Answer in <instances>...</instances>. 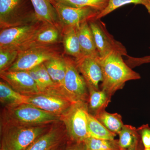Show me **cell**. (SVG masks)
Instances as JSON below:
<instances>
[{
	"label": "cell",
	"mask_w": 150,
	"mask_h": 150,
	"mask_svg": "<svg viewBox=\"0 0 150 150\" xmlns=\"http://www.w3.org/2000/svg\"><path fill=\"white\" fill-rule=\"evenodd\" d=\"M143 150H150V148H144Z\"/></svg>",
	"instance_id": "obj_36"
},
{
	"label": "cell",
	"mask_w": 150,
	"mask_h": 150,
	"mask_svg": "<svg viewBox=\"0 0 150 150\" xmlns=\"http://www.w3.org/2000/svg\"><path fill=\"white\" fill-rule=\"evenodd\" d=\"M1 79L19 93L26 96L40 93L35 81L27 71H5L0 72Z\"/></svg>",
	"instance_id": "obj_12"
},
{
	"label": "cell",
	"mask_w": 150,
	"mask_h": 150,
	"mask_svg": "<svg viewBox=\"0 0 150 150\" xmlns=\"http://www.w3.org/2000/svg\"><path fill=\"white\" fill-rule=\"evenodd\" d=\"M78 27H65L62 29V42L64 53L74 57V59H79L83 56L78 38Z\"/></svg>",
	"instance_id": "obj_17"
},
{
	"label": "cell",
	"mask_w": 150,
	"mask_h": 150,
	"mask_svg": "<svg viewBox=\"0 0 150 150\" xmlns=\"http://www.w3.org/2000/svg\"><path fill=\"white\" fill-rule=\"evenodd\" d=\"M4 150L3 149H1V150Z\"/></svg>",
	"instance_id": "obj_37"
},
{
	"label": "cell",
	"mask_w": 150,
	"mask_h": 150,
	"mask_svg": "<svg viewBox=\"0 0 150 150\" xmlns=\"http://www.w3.org/2000/svg\"><path fill=\"white\" fill-rule=\"evenodd\" d=\"M126 57L125 62L132 69L144 64L150 63V55L142 57H134L127 55Z\"/></svg>",
	"instance_id": "obj_31"
},
{
	"label": "cell",
	"mask_w": 150,
	"mask_h": 150,
	"mask_svg": "<svg viewBox=\"0 0 150 150\" xmlns=\"http://www.w3.org/2000/svg\"><path fill=\"white\" fill-rule=\"evenodd\" d=\"M61 121V116L46 112L29 104L5 107L1 114V125L35 126Z\"/></svg>",
	"instance_id": "obj_2"
},
{
	"label": "cell",
	"mask_w": 150,
	"mask_h": 150,
	"mask_svg": "<svg viewBox=\"0 0 150 150\" xmlns=\"http://www.w3.org/2000/svg\"><path fill=\"white\" fill-rule=\"evenodd\" d=\"M66 144H67V143H66V141H65L61 144L58 145L57 146L53 148L51 150H64L67 146Z\"/></svg>",
	"instance_id": "obj_33"
},
{
	"label": "cell",
	"mask_w": 150,
	"mask_h": 150,
	"mask_svg": "<svg viewBox=\"0 0 150 150\" xmlns=\"http://www.w3.org/2000/svg\"></svg>",
	"instance_id": "obj_39"
},
{
	"label": "cell",
	"mask_w": 150,
	"mask_h": 150,
	"mask_svg": "<svg viewBox=\"0 0 150 150\" xmlns=\"http://www.w3.org/2000/svg\"><path fill=\"white\" fill-rule=\"evenodd\" d=\"M150 3V0H108L105 8L100 13L96 19H101L117 9L129 4H140L146 7Z\"/></svg>",
	"instance_id": "obj_27"
},
{
	"label": "cell",
	"mask_w": 150,
	"mask_h": 150,
	"mask_svg": "<svg viewBox=\"0 0 150 150\" xmlns=\"http://www.w3.org/2000/svg\"><path fill=\"white\" fill-rule=\"evenodd\" d=\"M47 71L56 85L62 86L67 71V63L63 54L51 58L44 62Z\"/></svg>",
	"instance_id": "obj_20"
},
{
	"label": "cell",
	"mask_w": 150,
	"mask_h": 150,
	"mask_svg": "<svg viewBox=\"0 0 150 150\" xmlns=\"http://www.w3.org/2000/svg\"><path fill=\"white\" fill-rule=\"evenodd\" d=\"M18 53L14 49L0 48V72L8 69L16 60Z\"/></svg>",
	"instance_id": "obj_28"
},
{
	"label": "cell",
	"mask_w": 150,
	"mask_h": 150,
	"mask_svg": "<svg viewBox=\"0 0 150 150\" xmlns=\"http://www.w3.org/2000/svg\"><path fill=\"white\" fill-rule=\"evenodd\" d=\"M62 54L58 44L32 46L19 51L16 60L7 70L29 71L51 58Z\"/></svg>",
	"instance_id": "obj_7"
},
{
	"label": "cell",
	"mask_w": 150,
	"mask_h": 150,
	"mask_svg": "<svg viewBox=\"0 0 150 150\" xmlns=\"http://www.w3.org/2000/svg\"><path fill=\"white\" fill-rule=\"evenodd\" d=\"M65 59L67 63L66 76L62 86L56 85V94L67 98L73 103L88 102L87 85L78 70L74 59L68 57H65Z\"/></svg>",
	"instance_id": "obj_5"
},
{
	"label": "cell",
	"mask_w": 150,
	"mask_h": 150,
	"mask_svg": "<svg viewBox=\"0 0 150 150\" xmlns=\"http://www.w3.org/2000/svg\"><path fill=\"white\" fill-rule=\"evenodd\" d=\"M142 144L144 148H150V127L149 124H144L137 129Z\"/></svg>",
	"instance_id": "obj_30"
},
{
	"label": "cell",
	"mask_w": 150,
	"mask_h": 150,
	"mask_svg": "<svg viewBox=\"0 0 150 150\" xmlns=\"http://www.w3.org/2000/svg\"><path fill=\"white\" fill-rule=\"evenodd\" d=\"M144 148H143V149H139L137 150H143L144 149Z\"/></svg>",
	"instance_id": "obj_35"
},
{
	"label": "cell",
	"mask_w": 150,
	"mask_h": 150,
	"mask_svg": "<svg viewBox=\"0 0 150 150\" xmlns=\"http://www.w3.org/2000/svg\"><path fill=\"white\" fill-rule=\"evenodd\" d=\"M84 142L87 150H120L118 140L101 139L88 137Z\"/></svg>",
	"instance_id": "obj_25"
},
{
	"label": "cell",
	"mask_w": 150,
	"mask_h": 150,
	"mask_svg": "<svg viewBox=\"0 0 150 150\" xmlns=\"http://www.w3.org/2000/svg\"><path fill=\"white\" fill-rule=\"evenodd\" d=\"M28 96L19 93L4 81H0V101L5 107H13L26 104Z\"/></svg>",
	"instance_id": "obj_21"
},
{
	"label": "cell",
	"mask_w": 150,
	"mask_h": 150,
	"mask_svg": "<svg viewBox=\"0 0 150 150\" xmlns=\"http://www.w3.org/2000/svg\"><path fill=\"white\" fill-rule=\"evenodd\" d=\"M88 131L89 137L101 139H115L116 134L106 129L94 116L87 114Z\"/></svg>",
	"instance_id": "obj_23"
},
{
	"label": "cell",
	"mask_w": 150,
	"mask_h": 150,
	"mask_svg": "<svg viewBox=\"0 0 150 150\" xmlns=\"http://www.w3.org/2000/svg\"></svg>",
	"instance_id": "obj_38"
},
{
	"label": "cell",
	"mask_w": 150,
	"mask_h": 150,
	"mask_svg": "<svg viewBox=\"0 0 150 150\" xmlns=\"http://www.w3.org/2000/svg\"><path fill=\"white\" fill-rule=\"evenodd\" d=\"M62 26H79L81 23L96 19L100 13L91 7L75 8L51 0ZM63 29V28H62Z\"/></svg>",
	"instance_id": "obj_10"
},
{
	"label": "cell",
	"mask_w": 150,
	"mask_h": 150,
	"mask_svg": "<svg viewBox=\"0 0 150 150\" xmlns=\"http://www.w3.org/2000/svg\"><path fill=\"white\" fill-rule=\"evenodd\" d=\"M74 103L63 97L47 93H40L28 96L27 104L55 114L62 116Z\"/></svg>",
	"instance_id": "obj_11"
},
{
	"label": "cell",
	"mask_w": 150,
	"mask_h": 150,
	"mask_svg": "<svg viewBox=\"0 0 150 150\" xmlns=\"http://www.w3.org/2000/svg\"><path fill=\"white\" fill-rule=\"evenodd\" d=\"M88 102L74 103L69 110L61 116V121L65 125L67 135L71 142H83L89 137L88 131Z\"/></svg>",
	"instance_id": "obj_6"
},
{
	"label": "cell",
	"mask_w": 150,
	"mask_h": 150,
	"mask_svg": "<svg viewBox=\"0 0 150 150\" xmlns=\"http://www.w3.org/2000/svg\"><path fill=\"white\" fill-rule=\"evenodd\" d=\"M43 23L1 30L0 48L20 51L35 35Z\"/></svg>",
	"instance_id": "obj_9"
},
{
	"label": "cell",
	"mask_w": 150,
	"mask_h": 150,
	"mask_svg": "<svg viewBox=\"0 0 150 150\" xmlns=\"http://www.w3.org/2000/svg\"><path fill=\"white\" fill-rule=\"evenodd\" d=\"M67 136L65 128L54 126L38 137L26 150H51L66 141Z\"/></svg>",
	"instance_id": "obj_15"
},
{
	"label": "cell",
	"mask_w": 150,
	"mask_h": 150,
	"mask_svg": "<svg viewBox=\"0 0 150 150\" xmlns=\"http://www.w3.org/2000/svg\"><path fill=\"white\" fill-rule=\"evenodd\" d=\"M94 116L106 129L116 135H118L124 125L122 116L117 113H110L104 110Z\"/></svg>",
	"instance_id": "obj_24"
},
{
	"label": "cell",
	"mask_w": 150,
	"mask_h": 150,
	"mask_svg": "<svg viewBox=\"0 0 150 150\" xmlns=\"http://www.w3.org/2000/svg\"><path fill=\"white\" fill-rule=\"evenodd\" d=\"M99 57L116 52L123 56L127 55V50L122 43L115 40L107 30L105 23L100 19L88 22Z\"/></svg>",
	"instance_id": "obj_8"
},
{
	"label": "cell",
	"mask_w": 150,
	"mask_h": 150,
	"mask_svg": "<svg viewBox=\"0 0 150 150\" xmlns=\"http://www.w3.org/2000/svg\"><path fill=\"white\" fill-rule=\"evenodd\" d=\"M64 5L75 8L89 7L101 12L107 6L108 0H54Z\"/></svg>",
	"instance_id": "obj_26"
},
{
	"label": "cell",
	"mask_w": 150,
	"mask_h": 150,
	"mask_svg": "<svg viewBox=\"0 0 150 150\" xmlns=\"http://www.w3.org/2000/svg\"><path fill=\"white\" fill-rule=\"evenodd\" d=\"M118 135L120 150H137L144 148L137 129L134 126L124 124Z\"/></svg>",
	"instance_id": "obj_18"
},
{
	"label": "cell",
	"mask_w": 150,
	"mask_h": 150,
	"mask_svg": "<svg viewBox=\"0 0 150 150\" xmlns=\"http://www.w3.org/2000/svg\"><path fill=\"white\" fill-rule=\"evenodd\" d=\"M62 40V30L51 24L43 23L35 35L20 50L33 46L57 45Z\"/></svg>",
	"instance_id": "obj_14"
},
{
	"label": "cell",
	"mask_w": 150,
	"mask_h": 150,
	"mask_svg": "<svg viewBox=\"0 0 150 150\" xmlns=\"http://www.w3.org/2000/svg\"><path fill=\"white\" fill-rule=\"evenodd\" d=\"M98 57L83 55L74 59L76 66L84 79L88 89L99 90V83L103 81L102 70L98 60Z\"/></svg>",
	"instance_id": "obj_13"
},
{
	"label": "cell",
	"mask_w": 150,
	"mask_h": 150,
	"mask_svg": "<svg viewBox=\"0 0 150 150\" xmlns=\"http://www.w3.org/2000/svg\"><path fill=\"white\" fill-rule=\"evenodd\" d=\"M78 36L83 55L99 57L88 22H84L78 26Z\"/></svg>",
	"instance_id": "obj_19"
},
{
	"label": "cell",
	"mask_w": 150,
	"mask_h": 150,
	"mask_svg": "<svg viewBox=\"0 0 150 150\" xmlns=\"http://www.w3.org/2000/svg\"><path fill=\"white\" fill-rule=\"evenodd\" d=\"M88 111L95 116L101 111L105 110L111 101V97L102 90L88 89Z\"/></svg>",
	"instance_id": "obj_22"
},
{
	"label": "cell",
	"mask_w": 150,
	"mask_h": 150,
	"mask_svg": "<svg viewBox=\"0 0 150 150\" xmlns=\"http://www.w3.org/2000/svg\"><path fill=\"white\" fill-rule=\"evenodd\" d=\"M146 8L147 10L148 13L150 15V4L148 5L146 7Z\"/></svg>",
	"instance_id": "obj_34"
},
{
	"label": "cell",
	"mask_w": 150,
	"mask_h": 150,
	"mask_svg": "<svg viewBox=\"0 0 150 150\" xmlns=\"http://www.w3.org/2000/svg\"><path fill=\"white\" fill-rule=\"evenodd\" d=\"M35 68L40 76L43 84V91L42 93L48 92L54 88L56 85L52 81L43 63Z\"/></svg>",
	"instance_id": "obj_29"
},
{
	"label": "cell",
	"mask_w": 150,
	"mask_h": 150,
	"mask_svg": "<svg viewBox=\"0 0 150 150\" xmlns=\"http://www.w3.org/2000/svg\"><path fill=\"white\" fill-rule=\"evenodd\" d=\"M48 125H1V149L26 150L36 139L50 129Z\"/></svg>",
	"instance_id": "obj_3"
},
{
	"label": "cell",
	"mask_w": 150,
	"mask_h": 150,
	"mask_svg": "<svg viewBox=\"0 0 150 150\" xmlns=\"http://www.w3.org/2000/svg\"><path fill=\"white\" fill-rule=\"evenodd\" d=\"M122 55L112 52L98 58L103 74L102 90L112 97L116 91L122 89L126 82L141 79L139 73L133 71L122 58Z\"/></svg>",
	"instance_id": "obj_1"
},
{
	"label": "cell",
	"mask_w": 150,
	"mask_h": 150,
	"mask_svg": "<svg viewBox=\"0 0 150 150\" xmlns=\"http://www.w3.org/2000/svg\"><path fill=\"white\" fill-rule=\"evenodd\" d=\"M64 150H87V148L84 142L80 143L71 142V144L67 145Z\"/></svg>",
	"instance_id": "obj_32"
},
{
	"label": "cell",
	"mask_w": 150,
	"mask_h": 150,
	"mask_svg": "<svg viewBox=\"0 0 150 150\" xmlns=\"http://www.w3.org/2000/svg\"><path fill=\"white\" fill-rule=\"evenodd\" d=\"M39 21L51 24L62 30L57 11L51 0H30Z\"/></svg>",
	"instance_id": "obj_16"
},
{
	"label": "cell",
	"mask_w": 150,
	"mask_h": 150,
	"mask_svg": "<svg viewBox=\"0 0 150 150\" xmlns=\"http://www.w3.org/2000/svg\"><path fill=\"white\" fill-rule=\"evenodd\" d=\"M38 21L30 0H0L1 30Z\"/></svg>",
	"instance_id": "obj_4"
}]
</instances>
